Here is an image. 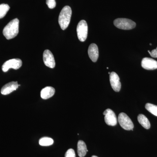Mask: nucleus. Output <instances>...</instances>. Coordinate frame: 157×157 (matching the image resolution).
<instances>
[{
  "mask_svg": "<svg viewBox=\"0 0 157 157\" xmlns=\"http://www.w3.org/2000/svg\"><path fill=\"white\" fill-rule=\"evenodd\" d=\"M19 20L17 18L12 20L4 28L3 33L6 39L9 40L13 39L17 36L19 32Z\"/></svg>",
  "mask_w": 157,
  "mask_h": 157,
  "instance_id": "1",
  "label": "nucleus"
},
{
  "mask_svg": "<svg viewBox=\"0 0 157 157\" xmlns=\"http://www.w3.org/2000/svg\"><path fill=\"white\" fill-rule=\"evenodd\" d=\"M72 15V10L69 6H66L62 9L59 17V23L61 28L64 30L70 24Z\"/></svg>",
  "mask_w": 157,
  "mask_h": 157,
  "instance_id": "2",
  "label": "nucleus"
},
{
  "mask_svg": "<svg viewBox=\"0 0 157 157\" xmlns=\"http://www.w3.org/2000/svg\"><path fill=\"white\" fill-rule=\"evenodd\" d=\"M114 25L117 28L123 30H131L135 28L136 24L132 20L127 18H117L113 22Z\"/></svg>",
  "mask_w": 157,
  "mask_h": 157,
  "instance_id": "3",
  "label": "nucleus"
},
{
  "mask_svg": "<svg viewBox=\"0 0 157 157\" xmlns=\"http://www.w3.org/2000/svg\"><path fill=\"white\" fill-rule=\"evenodd\" d=\"M118 121L121 126L124 130L130 131L134 128V126L133 122L126 113H120Z\"/></svg>",
  "mask_w": 157,
  "mask_h": 157,
  "instance_id": "4",
  "label": "nucleus"
},
{
  "mask_svg": "<svg viewBox=\"0 0 157 157\" xmlns=\"http://www.w3.org/2000/svg\"><path fill=\"white\" fill-rule=\"evenodd\" d=\"M76 31L79 41L84 42L87 38L88 34V25L85 21L82 20L79 21L77 25Z\"/></svg>",
  "mask_w": 157,
  "mask_h": 157,
  "instance_id": "5",
  "label": "nucleus"
},
{
  "mask_svg": "<svg viewBox=\"0 0 157 157\" xmlns=\"http://www.w3.org/2000/svg\"><path fill=\"white\" fill-rule=\"evenodd\" d=\"M22 64V61L20 59H11L4 63L2 67V70L4 72H7L11 68L17 70L21 67Z\"/></svg>",
  "mask_w": 157,
  "mask_h": 157,
  "instance_id": "6",
  "label": "nucleus"
},
{
  "mask_svg": "<svg viewBox=\"0 0 157 157\" xmlns=\"http://www.w3.org/2000/svg\"><path fill=\"white\" fill-rule=\"evenodd\" d=\"M104 115V121L107 125L114 126L117 124V118L115 113L112 109H107L103 113Z\"/></svg>",
  "mask_w": 157,
  "mask_h": 157,
  "instance_id": "7",
  "label": "nucleus"
},
{
  "mask_svg": "<svg viewBox=\"0 0 157 157\" xmlns=\"http://www.w3.org/2000/svg\"><path fill=\"white\" fill-rule=\"evenodd\" d=\"M43 59L44 64L48 67L54 68L55 67L56 63L54 57L50 50L46 49L44 52Z\"/></svg>",
  "mask_w": 157,
  "mask_h": 157,
  "instance_id": "8",
  "label": "nucleus"
},
{
  "mask_svg": "<svg viewBox=\"0 0 157 157\" xmlns=\"http://www.w3.org/2000/svg\"><path fill=\"white\" fill-rule=\"evenodd\" d=\"M109 81L113 89L115 92H119L121 84L120 81L119 77L115 72H113L109 74Z\"/></svg>",
  "mask_w": 157,
  "mask_h": 157,
  "instance_id": "9",
  "label": "nucleus"
},
{
  "mask_svg": "<svg viewBox=\"0 0 157 157\" xmlns=\"http://www.w3.org/2000/svg\"><path fill=\"white\" fill-rule=\"evenodd\" d=\"M141 66L147 70H154L157 69V61L150 58H144L141 61Z\"/></svg>",
  "mask_w": 157,
  "mask_h": 157,
  "instance_id": "10",
  "label": "nucleus"
},
{
  "mask_svg": "<svg viewBox=\"0 0 157 157\" xmlns=\"http://www.w3.org/2000/svg\"><path fill=\"white\" fill-rule=\"evenodd\" d=\"M17 82H11L5 85L1 89V94L4 95L9 94L18 88Z\"/></svg>",
  "mask_w": 157,
  "mask_h": 157,
  "instance_id": "11",
  "label": "nucleus"
},
{
  "mask_svg": "<svg viewBox=\"0 0 157 157\" xmlns=\"http://www.w3.org/2000/svg\"><path fill=\"white\" fill-rule=\"evenodd\" d=\"M88 52L91 60L94 63L97 62L99 57V50L97 45L94 43L91 44L89 47Z\"/></svg>",
  "mask_w": 157,
  "mask_h": 157,
  "instance_id": "12",
  "label": "nucleus"
},
{
  "mask_svg": "<svg viewBox=\"0 0 157 157\" xmlns=\"http://www.w3.org/2000/svg\"><path fill=\"white\" fill-rule=\"evenodd\" d=\"M55 93V90L51 86H47L43 88L41 91V97L42 99L47 100L52 97Z\"/></svg>",
  "mask_w": 157,
  "mask_h": 157,
  "instance_id": "13",
  "label": "nucleus"
},
{
  "mask_svg": "<svg viewBox=\"0 0 157 157\" xmlns=\"http://www.w3.org/2000/svg\"><path fill=\"white\" fill-rule=\"evenodd\" d=\"M88 151L87 149L86 144L84 141L80 140L77 144V152L78 156L83 157L86 154Z\"/></svg>",
  "mask_w": 157,
  "mask_h": 157,
  "instance_id": "14",
  "label": "nucleus"
},
{
  "mask_svg": "<svg viewBox=\"0 0 157 157\" xmlns=\"http://www.w3.org/2000/svg\"><path fill=\"white\" fill-rule=\"evenodd\" d=\"M137 120L139 124L144 128L149 129L150 128V122L145 115L142 114H139L137 117Z\"/></svg>",
  "mask_w": 157,
  "mask_h": 157,
  "instance_id": "15",
  "label": "nucleus"
},
{
  "mask_svg": "<svg viewBox=\"0 0 157 157\" xmlns=\"http://www.w3.org/2000/svg\"><path fill=\"white\" fill-rule=\"evenodd\" d=\"M54 143L53 139L48 137H43L39 140V144L42 146H48L52 145Z\"/></svg>",
  "mask_w": 157,
  "mask_h": 157,
  "instance_id": "16",
  "label": "nucleus"
},
{
  "mask_svg": "<svg viewBox=\"0 0 157 157\" xmlns=\"http://www.w3.org/2000/svg\"><path fill=\"white\" fill-rule=\"evenodd\" d=\"M9 9L10 7L7 4H2L0 5V19L6 16Z\"/></svg>",
  "mask_w": 157,
  "mask_h": 157,
  "instance_id": "17",
  "label": "nucleus"
},
{
  "mask_svg": "<svg viewBox=\"0 0 157 157\" xmlns=\"http://www.w3.org/2000/svg\"><path fill=\"white\" fill-rule=\"evenodd\" d=\"M145 108L149 112L157 117V106L156 105L147 103L145 105Z\"/></svg>",
  "mask_w": 157,
  "mask_h": 157,
  "instance_id": "18",
  "label": "nucleus"
},
{
  "mask_svg": "<svg viewBox=\"0 0 157 157\" xmlns=\"http://www.w3.org/2000/svg\"><path fill=\"white\" fill-rule=\"evenodd\" d=\"M46 3L48 8L50 9H53L56 6L55 0H46Z\"/></svg>",
  "mask_w": 157,
  "mask_h": 157,
  "instance_id": "19",
  "label": "nucleus"
},
{
  "mask_svg": "<svg viewBox=\"0 0 157 157\" xmlns=\"http://www.w3.org/2000/svg\"><path fill=\"white\" fill-rule=\"evenodd\" d=\"M65 157H76L74 150L72 148L68 150L65 154Z\"/></svg>",
  "mask_w": 157,
  "mask_h": 157,
  "instance_id": "20",
  "label": "nucleus"
},
{
  "mask_svg": "<svg viewBox=\"0 0 157 157\" xmlns=\"http://www.w3.org/2000/svg\"><path fill=\"white\" fill-rule=\"evenodd\" d=\"M148 52L150 54L151 56L155 58H157V47L156 49L152 50L151 52L148 50Z\"/></svg>",
  "mask_w": 157,
  "mask_h": 157,
  "instance_id": "21",
  "label": "nucleus"
},
{
  "mask_svg": "<svg viewBox=\"0 0 157 157\" xmlns=\"http://www.w3.org/2000/svg\"><path fill=\"white\" fill-rule=\"evenodd\" d=\"M91 157H98V156H97L95 155H93Z\"/></svg>",
  "mask_w": 157,
  "mask_h": 157,
  "instance_id": "22",
  "label": "nucleus"
},
{
  "mask_svg": "<svg viewBox=\"0 0 157 157\" xmlns=\"http://www.w3.org/2000/svg\"><path fill=\"white\" fill-rule=\"evenodd\" d=\"M109 73V74H110V72H109V73Z\"/></svg>",
  "mask_w": 157,
  "mask_h": 157,
  "instance_id": "23",
  "label": "nucleus"
}]
</instances>
